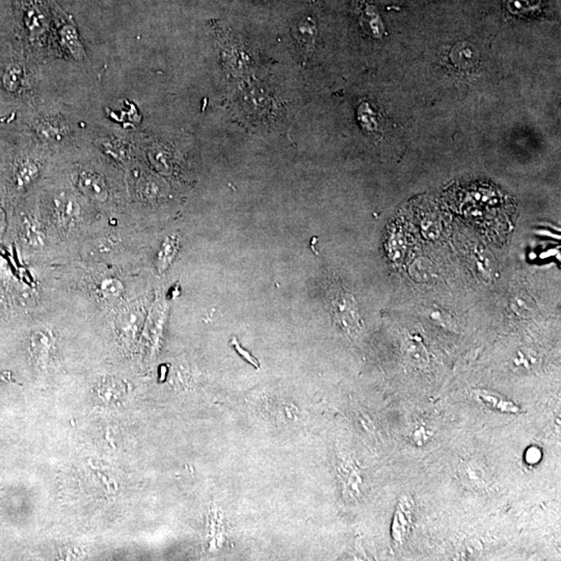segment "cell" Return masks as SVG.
Instances as JSON below:
<instances>
[{
    "mask_svg": "<svg viewBox=\"0 0 561 561\" xmlns=\"http://www.w3.org/2000/svg\"><path fill=\"white\" fill-rule=\"evenodd\" d=\"M335 315L340 324L349 330L360 328L361 319L358 315V303L349 293L339 292L332 301Z\"/></svg>",
    "mask_w": 561,
    "mask_h": 561,
    "instance_id": "cell-1",
    "label": "cell"
},
{
    "mask_svg": "<svg viewBox=\"0 0 561 561\" xmlns=\"http://www.w3.org/2000/svg\"><path fill=\"white\" fill-rule=\"evenodd\" d=\"M80 191L95 201L103 202L109 197V189L104 178L97 173L84 171L78 177Z\"/></svg>",
    "mask_w": 561,
    "mask_h": 561,
    "instance_id": "cell-2",
    "label": "cell"
},
{
    "mask_svg": "<svg viewBox=\"0 0 561 561\" xmlns=\"http://www.w3.org/2000/svg\"><path fill=\"white\" fill-rule=\"evenodd\" d=\"M480 58V52L475 46L470 43L457 44L451 52V60L453 64L459 68L468 69L474 66Z\"/></svg>",
    "mask_w": 561,
    "mask_h": 561,
    "instance_id": "cell-3",
    "label": "cell"
},
{
    "mask_svg": "<svg viewBox=\"0 0 561 561\" xmlns=\"http://www.w3.org/2000/svg\"><path fill=\"white\" fill-rule=\"evenodd\" d=\"M61 39L62 44L70 52L72 56L77 60H81L84 56V50L81 41L79 39L77 29L72 24H67L61 29Z\"/></svg>",
    "mask_w": 561,
    "mask_h": 561,
    "instance_id": "cell-4",
    "label": "cell"
},
{
    "mask_svg": "<svg viewBox=\"0 0 561 561\" xmlns=\"http://www.w3.org/2000/svg\"><path fill=\"white\" fill-rule=\"evenodd\" d=\"M56 205L58 217L64 223H70L77 217L78 213H79L80 210L77 201L72 196H61L58 199H56Z\"/></svg>",
    "mask_w": 561,
    "mask_h": 561,
    "instance_id": "cell-5",
    "label": "cell"
},
{
    "mask_svg": "<svg viewBox=\"0 0 561 561\" xmlns=\"http://www.w3.org/2000/svg\"><path fill=\"white\" fill-rule=\"evenodd\" d=\"M477 396L487 406H491V409H497L500 412H518V406H514L512 402L505 400L504 398L500 397V396L493 395V393H489V392L487 391H480L478 392Z\"/></svg>",
    "mask_w": 561,
    "mask_h": 561,
    "instance_id": "cell-6",
    "label": "cell"
},
{
    "mask_svg": "<svg viewBox=\"0 0 561 561\" xmlns=\"http://www.w3.org/2000/svg\"><path fill=\"white\" fill-rule=\"evenodd\" d=\"M542 0H508V8L512 14L527 15L541 8Z\"/></svg>",
    "mask_w": 561,
    "mask_h": 561,
    "instance_id": "cell-7",
    "label": "cell"
},
{
    "mask_svg": "<svg viewBox=\"0 0 561 561\" xmlns=\"http://www.w3.org/2000/svg\"><path fill=\"white\" fill-rule=\"evenodd\" d=\"M294 31L297 33V39L299 38V41L303 42V43H312L315 38V26L309 19L297 23Z\"/></svg>",
    "mask_w": 561,
    "mask_h": 561,
    "instance_id": "cell-8",
    "label": "cell"
},
{
    "mask_svg": "<svg viewBox=\"0 0 561 561\" xmlns=\"http://www.w3.org/2000/svg\"><path fill=\"white\" fill-rule=\"evenodd\" d=\"M39 134L47 141L61 140L64 136V127L54 123V121H46L39 127Z\"/></svg>",
    "mask_w": 561,
    "mask_h": 561,
    "instance_id": "cell-9",
    "label": "cell"
},
{
    "mask_svg": "<svg viewBox=\"0 0 561 561\" xmlns=\"http://www.w3.org/2000/svg\"><path fill=\"white\" fill-rule=\"evenodd\" d=\"M21 77H22V70L15 65L10 66L3 76V84L6 90H10V92L18 90L21 84Z\"/></svg>",
    "mask_w": 561,
    "mask_h": 561,
    "instance_id": "cell-10",
    "label": "cell"
},
{
    "mask_svg": "<svg viewBox=\"0 0 561 561\" xmlns=\"http://www.w3.org/2000/svg\"><path fill=\"white\" fill-rule=\"evenodd\" d=\"M38 174H39V168H38L37 164L31 161L25 162L18 171L19 184H29V183L37 178Z\"/></svg>",
    "mask_w": 561,
    "mask_h": 561,
    "instance_id": "cell-11",
    "label": "cell"
},
{
    "mask_svg": "<svg viewBox=\"0 0 561 561\" xmlns=\"http://www.w3.org/2000/svg\"><path fill=\"white\" fill-rule=\"evenodd\" d=\"M101 290L106 297H117L123 292V285L118 279H105L101 284Z\"/></svg>",
    "mask_w": 561,
    "mask_h": 561,
    "instance_id": "cell-12",
    "label": "cell"
},
{
    "mask_svg": "<svg viewBox=\"0 0 561 561\" xmlns=\"http://www.w3.org/2000/svg\"><path fill=\"white\" fill-rule=\"evenodd\" d=\"M396 516H396L395 522H394V527H395V528L393 529V535L394 537L397 539V541L398 539L402 541V537H404L406 533V528H408L409 525L408 520L404 518L402 509H400V508H398L397 514H396Z\"/></svg>",
    "mask_w": 561,
    "mask_h": 561,
    "instance_id": "cell-13",
    "label": "cell"
},
{
    "mask_svg": "<svg viewBox=\"0 0 561 561\" xmlns=\"http://www.w3.org/2000/svg\"><path fill=\"white\" fill-rule=\"evenodd\" d=\"M541 457V452L537 448H530V450L527 452V461L530 464L537 463V461H539V457Z\"/></svg>",
    "mask_w": 561,
    "mask_h": 561,
    "instance_id": "cell-14",
    "label": "cell"
}]
</instances>
